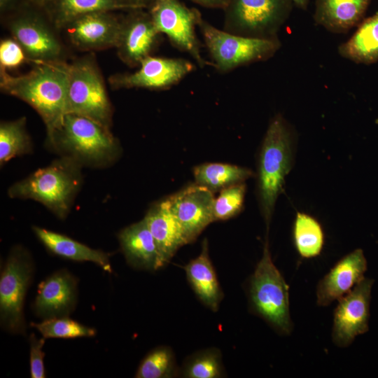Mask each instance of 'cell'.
I'll return each mask as SVG.
<instances>
[{"label":"cell","mask_w":378,"mask_h":378,"mask_svg":"<svg viewBox=\"0 0 378 378\" xmlns=\"http://www.w3.org/2000/svg\"><path fill=\"white\" fill-rule=\"evenodd\" d=\"M69 66L66 61L36 63L27 74L15 76L0 69L1 91L22 100L38 113L46 125L47 140L67 113Z\"/></svg>","instance_id":"1"},{"label":"cell","mask_w":378,"mask_h":378,"mask_svg":"<svg viewBox=\"0 0 378 378\" xmlns=\"http://www.w3.org/2000/svg\"><path fill=\"white\" fill-rule=\"evenodd\" d=\"M295 135L281 115L270 122L258 160V196L261 214L269 227L276 202L283 192L295 160Z\"/></svg>","instance_id":"2"},{"label":"cell","mask_w":378,"mask_h":378,"mask_svg":"<svg viewBox=\"0 0 378 378\" xmlns=\"http://www.w3.org/2000/svg\"><path fill=\"white\" fill-rule=\"evenodd\" d=\"M47 144L60 156L70 158L82 167H109L121 153L120 143L109 128L71 113L64 115L61 126Z\"/></svg>","instance_id":"3"},{"label":"cell","mask_w":378,"mask_h":378,"mask_svg":"<svg viewBox=\"0 0 378 378\" xmlns=\"http://www.w3.org/2000/svg\"><path fill=\"white\" fill-rule=\"evenodd\" d=\"M82 167L73 159L60 156L49 165L13 183L8 190V195L38 202L56 217L64 219L81 189Z\"/></svg>","instance_id":"4"},{"label":"cell","mask_w":378,"mask_h":378,"mask_svg":"<svg viewBox=\"0 0 378 378\" xmlns=\"http://www.w3.org/2000/svg\"><path fill=\"white\" fill-rule=\"evenodd\" d=\"M6 25L28 61L34 64L66 61L60 32L41 6L25 1L7 15Z\"/></svg>","instance_id":"5"},{"label":"cell","mask_w":378,"mask_h":378,"mask_svg":"<svg viewBox=\"0 0 378 378\" xmlns=\"http://www.w3.org/2000/svg\"><path fill=\"white\" fill-rule=\"evenodd\" d=\"M272 262L267 239L261 259L250 277L248 298L252 311L281 335H289L293 323L289 311V290Z\"/></svg>","instance_id":"6"},{"label":"cell","mask_w":378,"mask_h":378,"mask_svg":"<svg viewBox=\"0 0 378 378\" xmlns=\"http://www.w3.org/2000/svg\"><path fill=\"white\" fill-rule=\"evenodd\" d=\"M88 118L111 128L113 109L95 57L90 53L69 63L67 113Z\"/></svg>","instance_id":"7"},{"label":"cell","mask_w":378,"mask_h":378,"mask_svg":"<svg viewBox=\"0 0 378 378\" xmlns=\"http://www.w3.org/2000/svg\"><path fill=\"white\" fill-rule=\"evenodd\" d=\"M198 27L214 64L221 72L269 59L281 47L277 36L253 38L237 35L220 30L202 18Z\"/></svg>","instance_id":"8"},{"label":"cell","mask_w":378,"mask_h":378,"mask_svg":"<svg viewBox=\"0 0 378 378\" xmlns=\"http://www.w3.org/2000/svg\"><path fill=\"white\" fill-rule=\"evenodd\" d=\"M34 269L29 251L21 246H15L10 250L1 272V326L13 334H22L26 328L24 302Z\"/></svg>","instance_id":"9"},{"label":"cell","mask_w":378,"mask_h":378,"mask_svg":"<svg viewBox=\"0 0 378 378\" xmlns=\"http://www.w3.org/2000/svg\"><path fill=\"white\" fill-rule=\"evenodd\" d=\"M293 5L290 0H230L224 9V30L248 37H276Z\"/></svg>","instance_id":"10"},{"label":"cell","mask_w":378,"mask_h":378,"mask_svg":"<svg viewBox=\"0 0 378 378\" xmlns=\"http://www.w3.org/2000/svg\"><path fill=\"white\" fill-rule=\"evenodd\" d=\"M148 8L160 34H164L177 48L188 52L200 66L206 64L195 34L202 19L198 10L187 7L180 0H154Z\"/></svg>","instance_id":"11"},{"label":"cell","mask_w":378,"mask_h":378,"mask_svg":"<svg viewBox=\"0 0 378 378\" xmlns=\"http://www.w3.org/2000/svg\"><path fill=\"white\" fill-rule=\"evenodd\" d=\"M139 66L133 73L111 76L108 79L111 88L165 90L176 85L194 69L193 64L184 59L151 55L144 58Z\"/></svg>","instance_id":"12"},{"label":"cell","mask_w":378,"mask_h":378,"mask_svg":"<svg viewBox=\"0 0 378 378\" xmlns=\"http://www.w3.org/2000/svg\"><path fill=\"white\" fill-rule=\"evenodd\" d=\"M373 279L364 277L338 300L334 312L332 339L339 347H347L356 336L368 331Z\"/></svg>","instance_id":"13"},{"label":"cell","mask_w":378,"mask_h":378,"mask_svg":"<svg viewBox=\"0 0 378 378\" xmlns=\"http://www.w3.org/2000/svg\"><path fill=\"white\" fill-rule=\"evenodd\" d=\"M114 11H97L81 15L66 24L59 32L76 49L94 51L115 48L122 19Z\"/></svg>","instance_id":"14"},{"label":"cell","mask_w":378,"mask_h":378,"mask_svg":"<svg viewBox=\"0 0 378 378\" xmlns=\"http://www.w3.org/2000/svg\"><path fill=\"white\" fill-rule=\"evenodd\" d=\"M214 193L195 183L168 197L171 210L188 244L194 241L208 225L215 221Z\"/></svg>","instance_id":"15"},{"label":"cell","mask_w":378,"mask_h":378,"mask_svg":"<svg viewBox=\"0 0 378 378\" xmlns=\"http://www.w3.org/2000/svg\"><path fill=\"white\" fill-rule=\"evenodd\" d=\"M160 34L149 12L143 9L131 10L122 18L115 47L120 59L130 67L139 65L144 58L150 55Z\"/></svg>","instance_id":"16"},{"label":"cell","mask_w":378,"mask_h":378,"mask_svg":"<svg viewBox=\"0 0 378 378\" xmlns=\"http://www.w3.org/2000/svg\"><path fill=\"white\" fill-rule=\"evenodd\" d=\"M76 300L77 280L62 270L39 284L33 308L43 319L68 316L74 309Z\"/></svg>","instance_id":"17"},{"label":"cell","mask_w":378,"mask_h":378,"mask_svg":"<svg viewBox=\"0 0 378 378\" xmlns=\"http://www.w3.org/2000/svg\"><path fill=\"white\" fill-rule=\"evenodd\" d=\"M367 267V260L360 248L344 256L318 282L317 304L326 307L335 300H339L364 278Z\"/></svg>","instance_id":"18"},{"label":"cell","mask_w":378,"mask_h":378,"mask_svg":"<svg viewBox=\"0 0 378 378\" xmlns=\"http://www.w3.org/2000/svg\"><path fill=\"white\" fill-rule=\"evenodd\" d=\"M118 240L127 262L134 268L155 271L168 263L144 218L122 229Z\"/></svg>","instance_id":"19"},{"label":"cell","mask_w":378,"mask_h":378,"mask_svg":"<svg viewBox=\"0 0 378 378\" xmlns=\"http://www.w3.org/2000/svg\"><path fill=\"white\" fill-rule=\"evenodd\" d=\"M144 218L161 253L169 262L188 242L171 210L168 197L151 206Z\"/></svg>","instance_id":"20"},{"label":"cell","mask_w":378,"mask_h":378,"mask_svg":"<svg viewBox=\"0 0 378 378\" xmlns=\"http://www.w3.org/2000/svg\"><path fill=\"white\" fill-rule=\"evenodd\" d=\"M370 0H316L314 20L328 31L343 34L363 20Z\"/></svg>","instance_id":"21"},{"label":"cell","mask_w":378,"mask_h":378,"mask_svg":"<svg viewBox=\"0 0 378 378\" xmlns=\"http://www.w3.org/2000/svg\"><path fill=\"white\" fill-rule=\"evenodd\" d=\"M188 283L198 299L206 307L216 312L223 298L214 267L209 255L208 241L204 239L200 254L183 267Z\"/></svg>","instance_id":"22"},{"label":"cell","mask_w":378,"mask_h":378,"mask_svg":"<svg viewBox=\"0 0 378 378\" xmlns=\"http://www.w3.org/2000/svg\"><path fill=\"white\" fill-rule=\"evenodd\" d=\"M32 230L41 242L53 254L78 262H92L104 270L111 272L108 253L43 227L34 226Z\"/></svg>","instance_id":"23"},{"label":"cell","mask_w":378,"mask_h":378,"mask_svg":"<svg viewBox=\"0 0 378 378\" xmlns=\"http://www.w3.org/2000/svg\"><path fill=\"white\" fill-rule=\"evenodd\" d=\"M337 50L340 56L356 64L368 65L378 62V10L363 20Z\"/></svg>","instance_id":"24"},{"label":"cell","mask_w":378,"mask_h":378,"mask_svg":"<svg viewBox=\"0 0 378 378\" xmlns=\"http://www.w3.org/2000/svg\"><path fill=\"white\" fill-rule=\"evenodd\" d=\"M41 7L59 31L71 21L88 13L130 10L119 0H48Z\"/></svg>","instance_id":"25"},{"label":"cell","mask_w":378,"mask_h":378,"mask_svg":"<svg viewBox=\"0 0 378 378\" xmlns=\"http://www.w3.org/2000/svg\"><path fill=\"white\" fill-rule=\"evenodd\" d=\"M196 184L204 186L212 192L220 191L229 186L244 183L254 176L246 167L225 163H204L193 169Z\"/></svg>","instance_id":"26"},{"label":"cell","mask_w":378,"mask_h":378,"mask_svg":"<svg viewBox=\"0 0 378 378\" xmlns=\"http://www.w3.org/2000/svg\"><path fill=\"white\" fill-rule=\"evenodd\" d=\"M293 237L298 254L304 258L320 255L325 242L321 223L314 216L297 212L293 227Z\"/></svg>","instance_id":"27"},{"label":"cell","mask_w":378,"mask_h":378,"mask_svg":"<svg viewBox=\"0 0 378 378\" xmlns=\"http://www.w3.org/2000/svg\"><path fill=\"white\" fill-rule=\"evenodd\" d=\"M27 120L21 117L0 124V164L2 167L11 159L30 154L33 150L26 128Z\"/></svg>","instance_id":"28"},{"label":"cell","mask_w":378,"mask_h":378,"mask_svg":"<svg viewBox=\"0 0 378 378\" xmlns=\"http://www.w3.org/2000/svg\"><path fill=\"white\" fill-rule=\"evenodd\" d=\"M179 374L186 378L225 377L220 351L216 348H209L192 354L184 361Z\"/></svg>","instance_id":"29"},{"label":"cell","mask_w":378,"mask_h":378,"mask_svg":"<svg viewBox=\"0 0 378 378\" xmlns=\"http://www.w3.org/2000/svg\"><path fill=\"white\" fill-rule=\"evenodd\" d=\"M174 352L169 346H158L141 360L135 377L168 378L179 374Z\"/></svg>","instance_id":"30"},{"label":"cell","mask_w":378,"mask_h":378,"mask_svg":"<svg viewBox=\"0 0 378 378\" xmlns=\"http://www.w3.org/2000/svg\"><path fill=\"white\" fill-rule=\"evenodd\" d=\"M44 338H76L94 337L96 330L85 326L68 316L44 319L41 323H31Z\"/></svg>","instance_id":"31"},{"label":"cell","mask_w":378,"mask_h":378,"mask_svg":"<svg viewBox=\"0 0 378 378\" xmlns=\"http://www.w3.org/2000/svg\"><path fill=\"white\" fill-rule=\"evenodd\" d=\"M246 187L244 183L220 190L214 204L215 220H225L239 214L244 206Z\"/></svg>","instance_id":"32"},{"label":"cell","mask_w":378,"mask_h":378,"mask_svg":"<svg viewBox=\"0 0 378 378\" xmlns=\"http://www.w3.org/2000/svg\"><path fill=\"white\" fill-rule=\"evenodd\" d=\"M27 60L21 46L13 38H6L0 43V69L15 68Z\"/></svg>","instance_id":"33"},{"label":"cell","mask_w":378,"mask_h":378,"mask_svg":"<svg viewBox=\"0 0 378 378\" xmlns=\"http://www.w3.org/2000/svg\"><path fill=\"white\" fill-rule=\"evenodd\" d=\"M30 343V375L31 378H44L46 377L44 368V352L43 347L45 338H37L34 333L29 337Z\"/></svg>","instance_id":"34"},{"label":"cell","mask_w":378,"mask_h":378,"mask_svg":"<svg viewBox=\"0 0 378 378\" xmlns=\"http://www.w3.org/2000/svg\"><path fill=\"white\" fill-rule=\"evenodd\" d=\"M23 4H20V0H0L1 14L8 15L16 10Z\"/></svg>","instance_id":"35"},{"label":"cell","mask_w":378,"mask_h":378,"mask_svg":"<svg viewBox=\"0 0 378 378\" xmlns=\"http://www.w3.org/2000/svg\"><path fill=\"white\" fill-rule=\"evenodd\" d=\"M130 10L148 8L154 0H119Z\"/></svg>","instance_id":"36"},{"label":"cell","mask_w":378,"mask_h":378,"mask_svg":"<svg viewBox=\"0 0 378 378\" xmlns=\"http://www.w3.org/2000/svg\"><path fill=\"white\" fill-rule=\"evenodd\" d=\"M196 4L210 8H223L230 3V0H192Z\"/></svg>","instance_id":"37"},{"label":"cell","mask_w":378,"mask_h":378,"mask_svg":"<svg viewBox=\"0 0 378 378\" xmlns=\"http://www.w3.org/2000/svg\"><path fill=\"white\" fill-rule=\"evenodd\" d=\"M293 4L302 10H306L309 3V0H290Z\"/></svg>","instance_id":"38"},{"label":"cell","mask_w":378,"mask_h":378,"mask_svg":"<svg viewBox=\"0 0 378 378\" xmlns=\"http://www.w3.org/2000/svg\"><path fill=\"white\" fill-rule=\"evenodd\" d=\"M27 1L41 6L48 0H27Z\"/></svg>","instance_id":"39"}]
</instances>
